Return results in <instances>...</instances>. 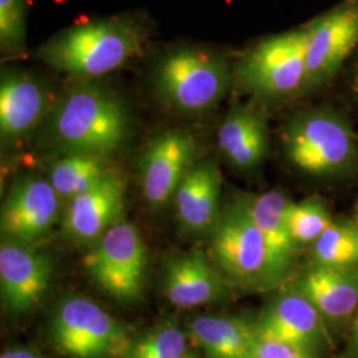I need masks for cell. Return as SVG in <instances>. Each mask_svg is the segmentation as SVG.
<instances>
[{"label":"cell","mask_w":358,"mask_h":358,"mask_svg":"<svg viewBox=\"0 0 358 358\" xmlns=\"http://www.w3.org/2000/svg\"><path fill=\"white\" fill-rule=\"evenodd\" d=\"M50 256L28 244L3 239L0 245L1 306L13 316L29 313L41 303L52 282Z\"/></svg>","instance_id":"obj_12"},{"label":"cell","mask_w":358,"mask_h":358,"mask_svg":"<svg viewBox=\"0 0 358 358\" xmlns=\"http://www.w3.org/2000/svg\"><path fill=\"white\" fill-rule=\"evenodd\" d=\"M284 148L294 166L313 176L344 170L356 154L352 130L329 112H309L296 117L284 131Z\"/></svg>","instance_id":"obj_7"},{"label":"cell","mask_w":358,"mask_h":358,"mask_svg":"<svg viewBox=\"0 0 358 358\" xmlns=\"http://www.w3.org/2000/svg\"><path fill=\"white\" fill-rule=\"evenodd\" d=\"M186 331L207 358H254L259 340L257 322L243 316H198Z\"/></svg>","instance_id":"obj_19"},{"label":"cell","mask_w":358,"mask_h":358,"mask_svg":"<svg viewBox=\"0 0 358 358\" xmlns=\"http://www.w3.org/2000/svg\"><path fill=\"white\" fill-rule=\"evenodd\" d=\"M128 109L103 85L81 84L69 90L52 110L50 138L62 154L108 157L128 136Z\"/></svg>","instance_id":"obj_1"},{"label":"cell","mask_w":358,"mask_h":358,"mask_svg":"<svg viewBox=\"0 0 358 358\" xmlns=\"http://www.w3.org/2000/svg\"><path fill=\"white\" fill-rule=\"evenodd\" d=\"M222 177L211 161L192 165L174 195L180 229L190 234L213 232L219 222Z\"/></svg>","instance_id":"obj_17"},{"label":"cell","mask_w":358,"mask_h":358,"mask_svg":"<svg viewBox=\"0 0 358 358\" xmlns=\"http://www.w3.org/2000/svg\"><path fill=\"white\" fill-rule=\"evenodd\" d=\"M26 38V0H0V41L8 51H20Z\"/></svg>","instance_id":"obj_26"},{"label":"cell","mask_w":358,"mask_h":358,"mask_svg":"<svg viewBox=\"0 0 358 358\" xmlns=\"http://www.w3.org/2000/svg\"><path fill=\"white\" fill-rule=\"evenodd\" d=\"M254 358H315L304 349L279 338L260 334Z\"/></svg>","instance_id":"obj_27"},{"label":"cell","mask_w":358,"mask_h":358,"mask_svg":"<svg viewBox=\"0 0 358 358\" xmlns=\"http://www.w3.org/2000/svg\"><path fill=\"white\" fill-rule=\"evenodd\" d=\"M55 348L71 358H124L134 337L128 327L83 296L56 303L50 321Z\"/></svg>","instance_id":"obj_4"},{"label":"cell","mask_w":358,"mask_h":358,"mask_svg":"<svg viewBox=\"0 0 358 358\" xmlns=\"http://www.w3.org/2000/svg\"><path fill=\"white\" fill-rule=\"evenodd\" d=\"M260 334L271 336L322 358L331 349L327 322L292 284L284 287L256 319Z\"/></svg>","instance_id":"obj_11"},{"label":"cell","mask_w":358,"mask_h":358,"mask_svg":"<svg viewBox=\"0 0 358 358\" xmlns=\"http://www.w3.org/2000/svg\"><path fill=\"white\" fill-rule=\"evenodd\" d=\"M113 169L106 157L90 154H63L52 164L48 180L62 201L69 202L77 195L88 192Z\"/></svg>","instance_id":"obj_22"},{"label":"cell","mask_w":358,"mask_h":358,"mask_svg":"<svg viewBox=\"0 0 358 358\" xmlns=\"http://www.w3.org/2000/svg\"><path fill=\"white\" fill-rule=\"evenodd\" d=\"M187 331L177 321H164L141 337L134 338L124 358H180L187 349Z\"/></svg>","instance_id":"obj_25"},{"label":"cell","mask_w":358,"mask_h":358,"mask_svg":"<svg viewBox=\"0 0 358 358\" xmlns=\"http://www.w3.org/2000/svg\"><path fill=\"white\" fill-rule=\"evenodd\" d=\"M310 260L321 267H358V220H333L310 247Z\"/></svg>","instance_id":"obj_23"},{"label":"cell","mask_w":358,"mask_h":358,"mask_svg":"<svg viewBox=\"0 0 358 358\" xmlns=\"http://www.w3.org/2000/svg\"><path fill=\"white\" fill-rule=\"evenodd\" d=\"M291 284L313 304L327 325L349 320L358 308V267L310 264Z\"/></svg>","instance_id":"obj_16"},{"label":"cell","mask_w":358,"mask_h":358,"mask_svg":"<svg viewBox=\"0 0 358 358\" xmlns=\"http://www.w3.org/2000/svg\"><path fill=\"white\" fill-rule=\"evenodd\" d=\"M180 358H198V357H196V356H195V355H192V353H190V352H187V353H186V355H185V356H183V357H180Z\"/></svg>","instance_id":"obj_31"},{"label":"cell","mask_w":358,"mask_h":358,"mask_svg":"<svg viewBox=\"0 0 358 358\" xmlns=\"http://www.w3.org/2000/svg\"><path fill=\"white\" fill-rule=\"evenodd\" d=\"M285 220L297 250L307 245L312 247L333 222L328 207L319 198L289 202Z\"/></svg>","instance_id":"obj_24"},{"label":"cell","mask_w":358,"mask_h":358,"mask_svg":"<svg viewBox=\"0 0 358 358\" xmlns=\"http://www.w3.org/2000/svg\"><path fill=\"white\" fill-rule=\"evenodd\" d=\"M141 48L137 27L106 19L80 23L60 32L40 48L38 59L69 76L94 78L118 69Z\"/></svg>","instance_id":"obj_2"},{"label":"cell","mask_w":358,"mask_h":358,"mask_svg":"<svg viewBox=\"0 0 358 358\" xmlns=\"http://www.w3.org/2000/svg\"><path fill=\"white\" fill-rule=\"evenodd\" d=\"M62 198L51 182L24 176L13 182L1 207L3 239L17 243H36L57 223Z\"/></svg>","instance_id":"obj_9"},{"label":"cell","mask_w":358,"mask_h":358,"mask_svg":"<svg viewBox=\"0 0 358 358\" xmlns=\"http://www.w3.org/2000/svg\"><path fill=\"white\" fill-rule=\"evenodd\" d=\"M357 220H358V205H357Z\"/></svg>","instance_id":"obj_32"},{"label":"cell","mask_w":358,"mask_h":358,"mask_svg":"<svg viewBox=\"0 0 358 358\" xmlns=\"http://www.w3.org/2000/svg\"><path fill=\"white\" fill-rule=\"evenodd\" d=\"M0 358H45L38 350L29 348H16L6 350Z\"/></svg>","instance_id":"obj_28"},{"label":"cell","mask_w":358,"mask_h":358,"mask_svg":"<svg viewBox=\"0 0 358 358\" xmlns=\"http://www.w3.org/2000/svg\"><path fill=\"white\" fill-rule=\"evenodd\" d=\"M155 85L170 106L201 113L215 106L230 85L227 62L215 53L183 48L166 55L157 68Z\"/></svg>","instance_id":"obj_5"},{"label":"cell","mask_w":358,"mask_h":358,"mask_svg":"<svg viewBox=\"0 0 358 358\" xmlns=\"http://www.w3.org/2000/svg\"><path fill=\"white\" fill-rule=\"evenodd\" d=\"M161 284L167 300L183 309L220 301L229 294V282L201 248L173 256Z\"/></svg>","instance_id":"obj_15"},{"label":"cell","mask_w":358,"mask_h":358,"mask_svg":"<svg viewBox=\"0 0 358 358\" xmlns=\"http://www.w3.org/2000/svg\"><path fill=\"white\" fill-rule=\"evenodd\" d=\"M84 267L100 289L118 301L140 300L145 288L148 251L138 229L117 222L93 243Z\"/></svg>","instance_id":"obj_6"},{"label":"cell","mask_w":358,"mask_h":358,"mask_svg":"<svg viewBox=\"0 0 358 358\" xmlns=\"http://www.w3.org/2000/svg\"><path fill=\"white\" fill-rule=\"evenodd\" d=\"M125 203V182L115 170L88 192L66 203L63 215L65 235L77 243H96L120 222Z\"/></svg>","instance_id":"obj_14"},{"label":"cell","mask_w":358,"mask_h":358,"mask_svg":"<svg viewBox=\"0 0 358 358\" xmlns=\"http://www.w3.org/2000/svg\"><path fill=\"white\" fill-rule=\"evenodd\" d=\"M217 145L231 165L241 170L257 166L267 152L264 118L248 108L232 109L220 125Z\"/></svg>","instance_id":"obj_21"},{"label":"cell","mask_w":358,"mask_h":358,"mask_svg":"<svg viewBox=\"0 0 358 358\" xmlns=\"http://www.w3.org/2000/svg\"><path fill=\"white\" fill-rule=\"evenodd\" d=\"M196 142L185 130H166L143 150L140 159L142 196L153 210L174 199L179 185L192 169Z\"/></svg>","instance_id":"obj_10"},{"label":"cell","mask_w":358,"mask_h":358,"mask_svg":"<svg viewBox=\"0 0 358 358\" xmlns=\"http://www.w3.org/2000/svg\"><path fill=\"white\" fill-rule=\"evenodd\" d=\"M353 90L358 94V64L356 65V71H355V76H353Z\"/></svg>","instance_id":"obj_30"},{"label":"cell","mask_w":358,"mask_h":358,"mask_svg":"<svg viewBox=\"0 0 358 358\" xmlns=\"http://www.w3.org/2000/svg\"><path fill=\"white\" fill-rule=\"evenodd\" d=\"M306 27L262 40L238 68L244 88L263 97H285L307 84Z\"/></svg>","instance_id":"obj_8"},{"label":"cell","mask_w":358,"mask_h":358,"mask_svg":"<svg viewBox=\"0 0 358 358\" xmlns=\"http://www.w3.org/2000/svg\"><path fill=\"white\" fill-rule=\"evenodd\" d=\"M50 109V93L31 75L3 72L0 81V130L7 140H17L38 125Z\"/></svg>","instance_id":"obj_18"},{"label":"cell","mask_w":358,"mask_h":358,"mask_svg":"<svg viewBox=\"0 0 358 358\" xmlns=\"http://www.w3.org/2000/svg\"><path fill=\"white\" fill-rule=\"evenodd\" d=\"M307 84L333 76L358 44V0H348L306 26Z\"/></svg>","instance_id":"obj_13"},{"label":"cell","mask_w":358,"mask_h":358,"mask_svg":"<svg viewBox=\"0 0 358 358\" xmlns=\"http://www.w3.org/2000/svg\"><path fill=\"white\" fill-rule=\"evenodd\" d=\"M352 348L358 356V313L355 324H353V328H352Z\"/></svg>","instance_id":"obj_29"},{"label":"cell","mask_w":358,"mask_h":358,"mask_svg":"<svg viewBox=\"0 0 358 358\" xmlns=\"http://www.w3.org/2000/svg\"><path fill=\"white\" fill-rule=\"evenodd\" d=\"M239 199L262 232L272 264L282 282H285L297 251L285 220L289 201L282 192L276 190L245 195Z\"/></svg>","instance_id":"obj_20"},{"label":"cell","mask_w":358,"mask_h":358,"mask_svg":"<svg viewBox=\"0 0 358 358\" xmlns=\"http://www.w3.org/2000/svg\"><path fill=\"white\" fill-rule=\"evenodd\" d=\"M211 259L231 285L269 291L282 284L263 235L241 199L219 217L213 231Z\"/></svg>","instance_id":"obj_3"}]
</instances>
